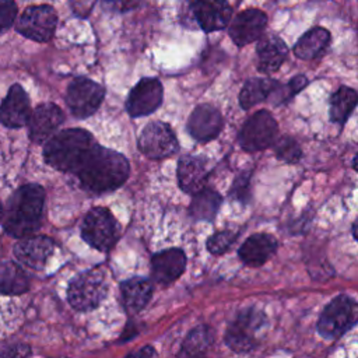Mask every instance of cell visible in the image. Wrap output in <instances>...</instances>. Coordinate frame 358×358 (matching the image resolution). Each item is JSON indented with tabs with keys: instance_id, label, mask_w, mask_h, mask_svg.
<instances>
[{
	"instance_id": "obj_1",
	"label": "cell",
	"mask_w": 358,
	"mask_h": 358,
	"mask_svg": "<svg viewBox=\"0 0 358 358\" xmlns=\"http://www.w3.org/2000/svg\"><path fill=\"white\" fill-rule=\"evenodd\" d=\"M129 172L130 165L123 154L95 144L74 175L85 190L105 193L122 186Z\"/></svg>"
},
{
	"instance_id": "obj_2",
	"label": "cell",
	"mask_w": 358,
	"mask_h": 358,
	"mask_svg": "<svg viewBox=\"0 0 358 358\" xmlns=\"http://www.w3.org/2000/svg\"><path fill=\"white\" fill-rule=\"evenodd\" d=\"M45 206V190L36 183L18 187L8 199L1 213L6 232L14 238L35 234L42 222Z\"/></svg>"
},
{
	"instance_id": "obj_3",
	"label": "cell",
	"mask_w": 358,
	"mask_h": 358,
	"mask_svg": "<svg viewBox=\"0 0 358 358\" xmlns=\"http://www.w3.org/2000/svg\"><path fill=\"white\" fill-rule=\"evenodd\" d=\"M94 136L84 129H66L45 141L43 159L52 168L74 173L92 147Z\"/></svg>"
},
{
	"instance_id": "obj_4",
	"label": "cell",
	"mask_w": 358,
	"mask_h": 358,
	"mask_svg": "<svg viewBox=\"0 0 358 358\" xmlns=\"http://www.w3.org/2000/svg\"><path fill=\"white\" fill-rule=\"evenodd\" d=\"M108 284L102 268H92L76 275L67 288L70 305L80 312L95 309L106 296Z\"/></svg>"
},
{
	"instance_id": "obj_5",
	"label": "cell",
	"mask_w": 358,
	"mask_h": 358,
	"mask_svg": "<svg viewBox=\"0 0 358 358\" xmlns=\"http://www.w3.org/2000/svg\"><path fill=\"white\" fill-rule=\"evenodd\" d=\"M267 326V317L263 312L248 308L238 313L225 333V344L235 352L243 354L257 347L260 331Z\"/></svg>"
},
{
	"instance_id": "obj_6",
	"label": "cell",
	"mask_w": 358,
	"mask_h": 358,
	"mask_svg": "<svg viewBox=\"0 0 358 358\" xmlns=\"http://www.w3.org/2000/svg\"><path fill=\"white\" fill-rule=\"evenodd\" d=\"M357 302L348 295L333 298L323 309L317 331L327 340H336L344 336L357 323Z\"/></svg>"
},
{
	"instance_id": "obj_7",
	"label": "cell",
	"mask_w": 358,
	"mask_h": 358,
	"mask_svg": "<svg viewBox=\"0 0 358 358\" xmlns=\"http://www.w3.org/2000/svg\"><path fill=\"white\" fill-rule=\"evenodd\" d=\"M120 228L112 213L105 207H95L88 211L81 225L83 239L101 252L110 250L117 242Z\"/></svg>"
},
{
	"instance_id": "obj_8",
	"label": "cell",
	"mask_w": 358,
	"mask_h": 358,
	"mask_svg": "<svg viewBox=\"0 0 358 358\" xmlns=\"http://www.w3.org/2000/svg\"><path fill=\"white\" fill-rule=\"evenodd\" d=\"M57 14L52 6L38 4L27 7L17 20L15 29L22 36L35 42H48L53 38Z\"/></svg>"
},
{
	"instance_id": "obj_9",
	"label": "cell",
	"mask_w": 358,
	"mask_h": 358,
	"mask_svg": "<svg viewBox=\"0 0 358 358\" xmlns=\"http://www.w3.org/2000/svg\"><path fill=\"white\" fill-rule=\"evenodd\" d=\"M103 96L105 90L101 84L85 77H77L67 87L66 103L73 116L85 119L98 110Z\"/></svg>"
},
{
	"instance_id": "obj_10",
	"label": "cell",
	"mask_w": 358,
	"mask_h": 358,
	"mask_svg": "<svg viewBox=\"0 0 358 358\" xmlns=\"http://www.w3.org/2000/svg\"><path fill=\"white\" fill-rule=\"evenodd\" d=\"M277 137V123L270 112L259 110L253 113L239 131V144L248 152L267 148Z\"/></svg>"
},
{
	"instance_id": "obj_11",
	"label": "cell",
	"mask_w": 358,
	"mask_h": 358,
	"mask_svg": "<svg viewBox=\"0 0 358 358\" xmlns=\"http://www.w3.org/2000/svg\"><path fill=\"white\" fill-rule=\"evenodd\" d=\"M140 151L151 159H162L175 154L179 148L176 136L169 124L164 122H150L138 137Z\"/></svg>"
},
{
	"instance_id": "obj_12",
	"label": "cell",
	"mask_w": 358,
	"mask_h": 358,
	"mask_svg": "<svg viewBox=\"0 0 358 358\" xmlns=\"http://www.w3.org/2000/svg\"><path fill=\"white\" fill-rule=\"evenodd\" d=\"M162 98L164 88L161 81L155 77H144L131 88L126 101V109L133 117L147 116L161 106Z\"/></svg>"
},
{
	"instance_id": "obj_13",
	"label": "cell",
	"mask_w": 358,
	"mask_h": 358,
	"mask_svg": "<svg viewBox=\"0 0 358 358\" xmlns=\"http://www.w3.org/2000/svg\"><path fill=\"white\" fill-rule=\"evenodd\" d=\"M190 11L204 32L221 31L232 18V7L228 0H192Z\"/></svg>"
},
{
	"instance_id": "obj_14",
	"label": "cell",
	"mask_w": 358,
	"mask_h": 358,
	"mask_svg": "<svg viewBox=\"0 0 358 358\" xmlns=\"http://www.w3.org/2000/svg\"><path fill=\"white\" fill-rule=\"evenodd\" d=\"M228 25V34L232 42L242 48L263 35L267 25V15L259 8H248L236 14Z\"/></svg>"
},
{
	"instance_id": "obj_15",
	"label": "cell",
	"mask_w": 358,
	"mask_h": 358,
	"mask_svg": "<svg viewBox=\"0 0 358 358\" xmlns=\"http://www.w3.org/2000/svg\"><path fill=\"white\" fill-rule=\"evenodd\" d=\"M53 249L55 242L50 238L32 234L21 238L13 252L20 264L32 270H42L52 256Z\"/></svg>"
},
{
	"instance_id": "obj_16",
	"label": "cell",
	"mask_w": 358,
	"mask_h": 358,
	"mask_svg": "<svg viewBox=\"0 0 358 358\" xmlns=\"http://www.w3.org/2000/svg\"><path fill=\"white\" fill-rule=\"evenodd\" d=\"M63 120L64 115L57 105L52 102L38 105L31 112L27 123L29 126V138L36 144L45 143L56 133Z\"/></svg>"
},
{
	"instance_id": "obj_17",
	"label": "cell",
	"mask_w": 358,
	"mask_h": 358,
	"mask_svg": "<svg viewBox=\"0 0 358 358\" xmlns=\"http://www.w3.org/2000/svg\"><path fill=\"white\" fill-rule=\"evenodd\" d=\"M222 126L224 120L220 110L210 103L196 106L187 119V131L200 143H207L215 138L222 130Z\"/></svg>"
},
{
	"instance_id": "obj_18",
	"label": "cell",
	"mask_w": 358,
	"mask_h": 358,
	"mask_svg": "<svg viewBox=\"0 0 358 358\" xmlns=\"http://www.w3.org/2000/svg\"><path fill=\"white\" fill-rule=\"evenodd\" d=\"M31 115L29 98L20 84L10 87L0 105V122L10 129H18L28 123Z\"/></svg>"
},
{
	"instance_id": "obj_19",
	"label": "cell",
	"mask_w": 358,
	"mask_h": 358,
	"mask_svg": "<svg viewBox=\"0 0 358 358\" xmlns=\"http://www.w3.org/2000/svg\"><path fill=\"white\" fill-rule=\"evenodd\" d=\"M186 267V255L182 249L171 248L158 252L151 259L152 278L159 284H171L178 280Z\"/></svg>"
},
{
	"instance_id": "obj_20",
	"label": "cell",
	"mask_w": 358,
	"mask_h": 358,
	"mask_svg": "<svg viewBox=\"0 0 358 358\" xmlns=\"http://www.w3.org/2000/svg\"><path fill=\"white\" fill-rule=\"evenodd\" d=\"M288 56V46L277 35L260 36L256 45V64L259 71L271 74L277 71Z\"/></svg>"
},
{
	"instance_id": "obj_21",
	"label": "cell",
	"mask_w": 358,
	"mask_h": 358,
	"mask_svg": "<svg viewBox=\"0 0 358 358\" xmlns=\"http://www.w3.org/2000/svg\"><path fill=\"white\" fill-rule=\"evenodd\" d=\"M178 185L185 193L194 194L201 190L208 178V169L204 159L193 155H185L178 162Z\"/></svg>"
},
{
	"instance_id": "obj_22",
	"label": "cell",
	"mask_w": 358,
	"mask_h": 358,
	"mask_svg": "<svg viewBox=\"0 0 358 358\" xmlns=\"http://www.w3.org/2000/svg\"><path fill=\"white\" fill-rule=\"evenodd\" d=\"M277 239L270 234H253L239 248V259L249 267L263 266L275 252Z\"/></svg>"
},
{
	"instance_id": "obj_23",
	"label": "cell",
	"mask_w": 358,
	"mask_h": 358,
	"mask_svg": "<svg viewBox=\"0 0 358 358\" xmlns=\"http://www.w3.org/2000/svg\"><path fill=\"white\" fill-rule=\"evenodd\" d=\"M124 309L129 313H138L147 306L152 296V282L144 277H131L120 284Z\"/></svg>"
},
{
	"instance_id": "obj_24",
	"label": "cell",
	"mask_w": 358,
	"mask_h": 358,
	"mask_svg": "<svg viewBox=\"0 0 358 358\" xmlns=\"http://www.w3.org/2000/svg\"><path fill=\"white\" fill-rule=\"evenodd\" d=\"M331 35L323 27H313L306 31L295 43L294 53L298 59L312 60L323 55L330 43Z\"/></svg>"
},
{
	"instance_id": "obj_25",
	"label": "cell",
	"mask_w": 358,
	"mask_h": 358,
	"mask_svg": "<svg viewBox=\"0 0 358 358\" xmlns=\"http://www.w3.org/2000/svg\"><path fill=\"white\" fill-rule=\"evenodd\" d=\"M280 87V83L271 78H249L239 94V105L248 110L266 101Z\"/></svg>"
},
{
	"instance_id": "obj_26",
	"label": "cell",
	"mask_w": 358,
	"mask_h": 358,
	"mask_svg": "<svg viewBox=\"0 0 358 358\" xmlns=\"http://www.w3.org/2000/svg\"><path fill=\"white\" fill-rule=\"evenodd\" d=\"M29 288V277L25 270L14 262L0 263V294L21 295Z\"/></svg>"
},
{
	"instance_id": "obj_27",
	"label": "cell",
	"mask_w": 358,
	"mask_h": 358,
	"mask_svg": "<svg viewBox=\"0 0 358 358\" xmlns=\"http://www.w3.org/2000/svg\"><path fill=\"white\" fill-rule=\"evenodd\" d=\"M222 197L218 192L210 187H203L193 194L189 211L190 215L197 221H213L218 213Z\"/></svg>"
},
{
	"instance_id": "obj_28",
	"label": "cell",
	"mask_w": 358,
	"mask_h": 358,
	"mask_svg": "<svg viewBox=\"0 0 358 358\" xmlns=\"http://www.w3.org/2000/svg\"><path fill=\"white\" fill-rule=\"evenodd\" d=\"M357 92L350 87H340L330 99V120L333 123H345L357 105Z\"/></svg>"
},
{
	"instance_id": "obj_29",
	"label": "cell",
	"mask_w": 358,
	"mask_h": 358,
	"mask_svg": "<svg viewBox=\"0 0 358 358\" xmlns=\"http://www.w3.org/2000/svg\"><path fill=\"white\" fill-rule=\"evenodd\" d=\"M213 343V331L208 326H197L193 329L183 341L180 357H199L203 355Z\"/></svg>"
},
{
	"instance_id": "obj_30",
	"label": "cell",
	"mask_w": 358,
	"mask_h": 358,
	"mask_svg": "<svg viewBox=\"0 0 358 358\" xmlns=\"http://www.w3.org/2000/svg\"><path fill=\"white\" fill-rule=\"evenodd\" d=\"M274 147V152L277 155V158L285 161V162H298L302 157V150L299 147V144L289 136H280L275 137L273 144Z\"/></svg>"
},
{
	"instance_id": "obj_31",
	"label": "cell",
	"mask_w": 358,
	"mask_h": 358,
	"mask_svg": "<svg viewBox=\"0 0 358 358\" xmlns=\"http://www.w3.org/2000/svg\"><path fill=\"white\" fill-rule=\"evenodd\" d=\"M238 232L235 231H218L214 235H211L207 241V249L213 255H222L229 249V246L236 241Z\"/></svg>"
},
{
	"instance_id": "obj_32",
	"label": "cell",
	"mask_w": 358,
	"mask_h": 358,
	"mask_svg": "<svg viewBox=\"0 0 358 358\" xmlns=\"http://www.w3.org/2000/svg\"><path fill=\"white\" fill-rule=\"evenodd\" d=\"M18 7L14 0H0V34L13 27Z\"/></svg>"
},
{
	"instance_id": "obj_33",
	"label": "cell",
	"mask_w": 358,
	"mask_h": 358,
	"mask_svg": "<svg viewBox=\"0 0 358 358\" xmlns=\"http://www.w3.org/2000/svg\"><path fill=\"white\" fill-rule=\"evenodd\" d=\"M249 182H250V173L246 171L241 172L231 186V190H229L231 197L242 203H246L249 199Z\"/></svg>"
},
{
	"instance_id": "obj_34",
	"label": "cell",
	"mask_w": 358,
	"mask_h": 358,
	"mask_svg": "<svg viewBox=\"0 0 358 358\" xmlns=\"http://www.w3.org/2000/svg\"><path fill=\"white\" fill-rule=\"evenodd\" d=\"M106 8L115 13H127L137 8L141 0H102Z\"/></svg>"
},
{
	"instance_id": "obj_35",
	"label": "cell",
	"mask_w": 358,
	"mask_h": 358,
	"mask_svg": "<svg viewBox=\"0 0 358 358\" xmlns=\"http://www.w3.org/2000/svg\"><path fill=\"white\" fill-rule=\"evenodd\" d=\"M11 350H3L0 351V355L3 357H22V355H29L31 351H29V347L27 345H14V347H10Z\"/></svg>"
},
{
	"instance_id": "obj_36",
	"label": "cell",
	"mask_w": 358,
	"mask_h": 358,
	"mask_svg": "<svg viewBox=\"0 0 358 358\" xmlns=\"http://www.w3.org/2000/svg\"><path fill=\"white\" fill-rule=\"evenodd\" d=\"M157 355V351L147 345V347H141L138 351H133L129 354V357H155Z\"/></svg>"
},
{
	"instance_id": "obj_37",
	"label": "cell",
	"mask_w": 358,
	"mask_h": 358,
	"mask_svg": "<svg viewBox=\"0 0 358 358\" xmlns=\"http://www.w3.org/2000/svg\"><path fill=\"white\" fill-rule=\"evenodd\" d=\"M352 236H354V239H357V222L352 224Z\"/></svg>"
},
{
	"instance_id": "obj_38",
	"label": "cell",
	"mask_w": 358,
	"mask_h": 358,
	"mask_svg": "<svg viewBox=\"0 0 358 358\" xmlns=\"http://www.w3.org/2000/svg\"><path fill=\"white\" fill-rule=\"evenodd\" d=\"M352 168L357 169V155L352 158Z\"/></svg>"
},
{
	"instance_id": "obj_39",
	"label": "cell",
	"mask_w": 358,
	"mask_h": 358,
	"mask_svg": "<svg viewBox=\"0 0 358 358\" xmlns=\"http://www.w3.org/2000/svg\"><path fill=\"white\" fill-rule=\"evenodd\" d=\"M1 213H3V208H1V204H0V220H1Z\"/></svg>"
}]
</instances>
